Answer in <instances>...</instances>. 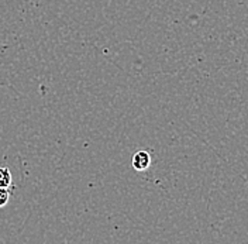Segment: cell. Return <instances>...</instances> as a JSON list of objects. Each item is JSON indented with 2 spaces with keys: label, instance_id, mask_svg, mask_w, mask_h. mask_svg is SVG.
I'll use <instances>...</instances> for the list:
<instances>
[{
  "label": "cell",
  "instance_id": "6da1fadb",
  "mask_svg": "<svg viewBox=\"0 0 248 244\" xmlns=\"http://www.w3.org/2000/svg\"><path fill=\"white\" fill-rule=\"evenodd\" d=\"M151 165V155L147 151H139L133 155V168L136 171H145Z\"/></svg>",
  "mask_w": 248,
  "mask_h": 244
},
{
  "label": "cell",
  "instance_id": "7a4b0ae2",
  "mask_svg": "<svg viewBox=\"0 0 248 244\" xmlns=\"http://www.w3.org/2000/svg\"><path fill=\"white\" fill-rule=\"evenodd\" d=\"M12 182H13V178H12L10 169L7 167H0V186L10 188Z\"/></svg>",
  "mask_w": 248,
  "mask_h": 244
},
{
  "label": "cell",
  "instance_id": "3957f363",
  "mask_svg": "<svg viewBox=\"0 0 248 244\" xmlns=\"http://www.w3.org/2000/svg\"><path fill=\"white\" fill-rule=\"evenodd\" d=\"M10 196H12V194H10L9 188H3V186H0V208H4V206L9 203Z\"/></svg>",
  "mask_w": 248,
  "mask_h": 244
}]
</instances>
